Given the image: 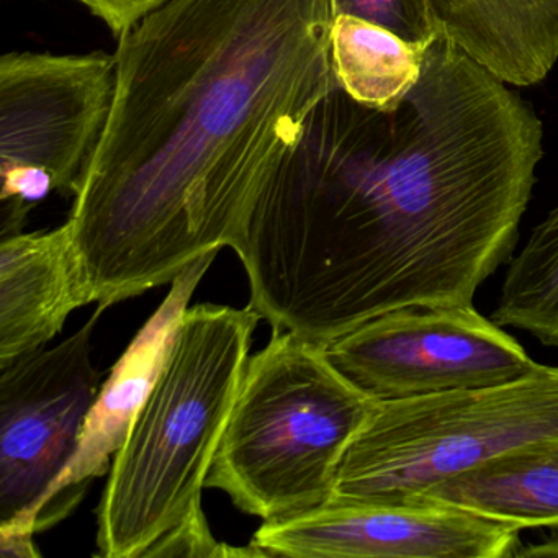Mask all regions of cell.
Masks as SVG:
<instances>
[{"instance_id":"cell-1","label":"cell","mask_w":558,"mask_h":558,"mask_svg":"<svg viewBox=\"0 0 558 558\" xmlns=\"http://www.w3.org/2000/svg\"><path fill=\"white\" fill-rule=\"evenodd\" d=\"M542 156L531 104L444 35L391 112L339 87L231 246L251 308L328 345L391 310L473 305L514 254Z\"/></svg>"},{"instance_id":"cell-2","label":"cell","mask_w":558,"mask_h":558,"mask_svg":"<svg viewBox=\"0 0 558 558\" xmlns=\"http://www.w3.org/2000/svg\"><path fill=\"white\" fill-rule=\"evenodd\" d=\"M329 0H166L117 47L102 136L68 225L110 308L231 247L339 89Z\"/></svg>"},{"instance_id":"cell-3","label":"cell","mask_w":558,"mask_h":558,"mask_svg":"<svg viewBox=\"0 0 558 558\" xmlns=\"http://www.w3.org/2000/svg\"><path fill=\"white\" fill-rule=\"evenodd\" d=\"M251 306L187 308L168 362L113 459L97 509V554L146 557L169 532L204 521L202 489L250 361Z\"/></svg>"},{"instance_id":"cell-4","label":"cell","mask_w":558,"mask_h":558,"mask_svg":"<svg viewBox=\"0 0 558 558\" xmlns=\"http://www.w3.org/2000/svg\"><path fill=\"white\" fill-rule=\"evenodd\" d=\"M374 404L326 345L272 331L247 361L207 488L264 522L325 505Z\"/></svg>"},{"instance_id":"cell-5","label":"cell","mask_w":558,"mask_h":558,"mask_svg":"<svg viewBox=\"0 0 558 558\" xmlns=\"http://www.w3.org/2000/svg\"><path fill=\"white\" fill-rule=\"evenodd\" d=\"M558 436V367L505 384L375 403L339 465L329 501H420L433 486Z\"/></svg>"},{"instance_id":"cell-6","label":"cell","mask_w":558,"mask_h":558,"mask_svg":"<svg viewBox=\"0 0 558 558\" xmlns=\"http://www.w3.org/2000/svg\"><path fill=\"white\" fill-rule=\"evenodd\" d=\"M326 351L375 403L505 384L538 365L473 305L391 310L329 342Z\"/></svg>"},{"instance_id":"cell-7","label":"cell","mask_w":558,"mask_h":558,"mask_svg":"<svg viewBox=\"0 0 558 558\" xmlns=\"http://www.w3.org/2000/svg\"><path fill=\"white\" fill-rule=\"evenodd\" d=\"M93 318L53 349L0 368V534L34 538V509L80 449L100 391Z\"/></svg>"},{"instance_id":"cell-8","label":"cell","mask_w":558,"mask_h":558,"mask_svg":"<svg viewBox=\"0 0 558 558\" xmlns=\"http://www.w3.org/2000/svg\"><path fill=\"white\" fill-rule=\"evenodd\" d=\"M116 84V54H4L0 169H44L54 192L74 197L106 129Z\"/></svg>"},{"instance_id":"cell-9","label":"cell","mask_w":558,"mask_h":558,"mask_svg":"<svg viewBox=\"0 0 558 558\" xmlns=\"http://www.w3.org/2000/svg\"><path fill=\"white\" fill-rule=\"evenodd\" d=\"M522 529L447 502L326 501L266 521L251 545L263 557L508 558Z\"/></svg>"},{"instance_id":"cell-10","label":"cell","mask_w":558,"mask_h":558,"mask_svg":"<svg viewBox=\"0 0 558 558\" xmlns=\"http://www.w3.org/2000/svg\"><path fill=\"white\" fill-rule=\"evenodd\" d=\"M218 253L195 260L172 280L165 302L113 365L87 416L80 449L34 509L35 531L45 532L80 506L90 483L112 470L174 344L175 332L198 283Z\"/></svg>"},{"instance_id":"cell-11","label":"cell","mask_w":558,"mask_h":558,"mask_svg":"<svg viewBox=\"0 0 558 558\" xmlns=\"http://www.w3.org/2000/svg\"><path fill=\"white\" fill-rule=\"evenodd\" d=\"M89 305L70 225L0 241V368L53 341Z\"/></svg>"},{"instance_id":"cell-12","label":"cell","mask_w":558,"mask_h":558,"mask_svg":"<svg viewBox=\"0 0 558 558\" xmlns=\"http://www.w3.org/2000/svg\"><path fill=\"white\" fill-rule=\"evenodd\" d=\"M440 35L509 86L529 87L558 61V0H429Z\"/></svg>"},{"instance_id":"cell-13","label":"cell","mask_w":558,"mask_h":558,"mask_svg":"<svg viewBox=\"0 0 558 558\" xmlns=\"http://www.w3.org/2000/svg\"><path fill=\"white\" fill-rule=\"evenodd\" d=\"M421 499L447 502L519 529L555 527L558 525V436L492 457L433 486Z\"/></svg>"},{"instance_id":"cell-14","label":"cell","mask_w":558,"mask_h":558,"mask_svg":"<svg viewBox=\"0 0 558 558\" xmlns=\"http://www.w3.org/2000/svg\"><path fill=\"white\" fill-rule=\"evenodd\" d=\"M430 45L413 44L352 15L332 19L331 54L339 87L371 109L391 112L400 106L416 86Z\"/></svg>"},{"instance_id":"cell-15","label":"cell","mask_w":558,"mask_h":558,"mask_svg":"<svg viewBox=\"0 0 558 558\" xmlns=\"http://www.w3.org/2000/svg\"><path fill=\"white\" fill-rule=\"evenodd\" d=\"M492 319L558 348V207L509 260Z\"/></svg>"},{"instance_id":"cell-16","label":"cell","mask_w":558,"mask_h":558,"mask_svg":"<svg viewBox=\"0 0 558 558\" xmlns=\"http://www.w3.org/2000/svg\"><path fill=\"white\" fill-rule=\"evenodd\" d=\"M329 5L332 19H364L413 44L430 45L440 37L429 0H329Z\"/></svg>"},{"instance_id":"cell-17","label":"cell","mask_w":558,"mask_h":558,"mask_svg":"<svg viewBox=\"0 0 558 558\" xmlns=\"http://www.w3.org/2000/svg\"><path fill=\"white\" fill-rule=\"evenodd\" d=\"M94 17L107 25L113 37L120 38L136 22L155 11L166 0H77Z\"/></svg>"},{"instance_id":"cell-18","label":"cell","mask_w":558,"mask_h":558,"mask_svg":"<svg viewBox=\"0 0 558 558\" xmlns=\"http://www.w3.org/2000/svg\"><path fill=\"white\" fill-rule=\"evenodd\" d=\"M518 557H558V535L545 538V541L538 542V544L521 545L518 554H515V558Z\"/></svg>"}]
</instances>
